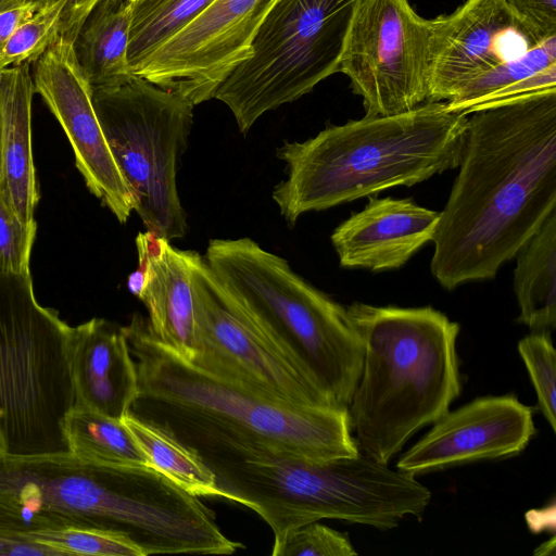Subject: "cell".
Segmentation results:
<instances>
[{
	"instance_id": "cell-1",
	"label": "cell",
	"mask_w": 556,
	"mask_h": 556,
	"mask_svg": "<svg viewBox=\"0 0 556 556\" xmlns=\"http://www.w3.org/2000/svg\"><path fill=\"white\" fill-rule=\"evenodd\" d=\"M469 114L432 238L430 269L447 290L494 278L556 211V88Z\"/></svg>"
},
{
	"instance_id": "cell-2",
	"label": "cell",
	"mask_w": 556,
	"mask_h": 556,
	"mask_svg": "<svg viewBox=\"0 0 556 556\" xmlns=\"http://www.w3.org/2000/svg\"><path fill=\"white\" fill-rule=\"evenodd\" d=\"M144 420L193 451L222 497L256 511L275 540L324 518L390 530L407 516L420 517L431 500L415 476L361 452L315 460L210 424L161 415Z\"/></svg>"
},
{
	"instance_id": "cell-3",
	"label": "cell",
	"mask_w": 556,
	"mask_h": 556,
	"mask_svg": "<svg viewBox=\"0 0 556 556\" xmlns=\"http://www.w3.org/2000/svg\"><path fill=\"white\" fill-rule=\"evenodd\" d=\"M467 119L445 102H425L403 113L328 126L303 142L285 141L277 156L286 163L287 178L275 187L273 200L293 226L304 213L456 168Z\"/></svg>"
},
{
	"instance_id": "cell-4",
	"label": "cell",
	"mask_w": 556,
	"mask_h": 556,
	"mask_svg": "<svg viewBox=\"0 0 556 556\" xmlns=\"http://www.w3.org/2000/svg\"><path fill=\"white\" fill-rule=\"evenodd\" d=\"M0 489L35 510L86 520L130 539L143 556L228 555L214 511L153 468L84 463L71 453L0 457Z\"/></svg>"
},
{
	"instance_id": "cell-5",
	"label": "cell",
	"mask_w": 556,
	"mask_h": 556,
	"mask_svg": "<svg viewBox=\"0 0 556 556\" xmlns=\"http://www.w3.org/2000/svg\"><path fill=\"white\" fill-rule=\"evenodd\" d=\"M364 346L348 407L361 453L389 465L418 430L445 415L460 394L459 325L431 307H346Z\"/></svg>"
},
{
	"instance_id": "cell-6",
	"label": "cell",
	"mask_w": 556,
	"mask_h": 556,
	"mask_svg": "<svg viewBox=\"0 0 556 556\" xmlns=\"http://www.w3.org/2000/svg\"><path fill=\"white\" fill-rule=\"evenodd\" d=\"M123 331L138 375L134 415L214 425L308 459L359 453L346 407L282 402L203 370L162 343L139 314Z\"/></svg>"
},
{
	"instance_id": "cell-7",
	"label": "cell",
	"mask_w": 556,
	"mask_h": 556,
	"mask_svg": "<svg viewBox=\"0 0 556 556\" xmlns=\"http://www.w3.org/2000/svg\"><path fill=\"white\" fill-rule=\"evenodd\" d=\"M204 260L254 326L330 404L348 408L364 346L346 307L251 238L213 239Z\"/></svg>"
},
{
	"instance_id": "cell-8",
	"label": "cell",
	"mask_w": 556,
	"mask_h": 556,
	"mask_svg": "<svg viewBox=\"0 0 556 556\" xmlns=\"http://www.w3.org/2000/svg\"><path fill=\"white\" fill-rule=\"evenodd\" d=\"M70 325L40 305L30 276H0V428L7 455L66 454L74 405Z\"/></svg>"
},
{
	"instance_id": "cell-9",
	"label": "cell",
	"mask_w": 556,
	"mask_h": 556,
	"mask_svg": "<svg viewBox=\"0 0 556 556\" xmlns=\"http://www.w3.org/2000/svg\"><path fill=\"white\" fill-rule=\"evenodd\" d=\"M362 0H276L251 43L250 56L219 85L245 134L266 112L311 92L339 72Z\"/></svg>"
},
{
	"instance_id": "cell-10",
	"label": "cell",
	"mask_w": 556,
	"mask_h": 556,
	"mask_svg": "<svg viewBox=\"0 0 556 556\" xmlns=\"http://www.w3.org/2000/svg\"><path fill=\"white\" fill-rule=\"evenodd\" d=\"M101 129L148 231L182 238L187 215L177 188L178 162L187 148L193 104L141 76L92 90Z\"/></svg>"
},
{
	"instance_id": "cell-11",
	"label": "cell",
	"mask_w": 556,
	"mask_h": 556,
	"mask_svg": "<svg viewBox=\"0 0 556 556\" xmlns=\"http://www.w3.org/2000/svg\"><path fill=\"white\" fill-rule=\"evenodd\" d=\"M191 287L197 330L192 364L282 402L333 406L311 378L254 326L198 252L192 262Z\"/></svg>"
},
{
	"instance_id": "cell-12",
	"label": "cell",
	"mask_w": 556,
	"mask_h": 556,
	"mask_svg": "<svg viewBox=\"0 0 556 556\" xmlns=\"http://www.w3.org/2000/svg\"><path fill=\"white\" fill-rule=\"evenodd\" d=\"M431 20L409 0H362L339 72L363 100L365 115H392L428 100Z\"/></svg>"
},
{
	"instance_id": "cell-13",
	"label": "cell",
	"mask_w": 556,
	"mask_h": 556,
	"mask_svg": "<svg viewBox=\"0 0 556 556\" xmlns=\"http://www.w3.org/2000/svg\"><path fill=\"white\" fill-rule=\"evenodd\" d=\"M276 0H214L161 46L137 76L193 105L214 98L219 85L251 54V43Z\"/></svg>"
},
{
	"instance_id": "cell-14",
	"label": "cell",
	"mask_w": 556,
	"mask_h": 556,
	"mask_svg": "<svg viewBox=\"0 0 556 556\" xmlns=\"http://www.w3.org/2000/svg\"><path fill=\"white\" fill-rule=\"evenodd\" d=\"M33 80L35 92L63 128L87 188L125 224L134 211V200L101 129L92 90L72 43L56 37L35 62Z\"/></svg>"
},
{
	"instance_id": "cell-15",
	"label": "cell",
	"mask_w": 556,
	"mask_h": 556,
	"mask_svg": "<svg viewBox=\"0 0 556 556\" xmlns=\"http://www.w3.org/2000/svg\"><path fill=\"white\" fill-rule=\"evenodd\" d=\"M533 412L513 394L483 396L448 410L396 469L413 476L522 452L534 435Z\"/></svg>"
},
{
	"instance_id": "cell-16",
	"label": "cell",
	"mask_w": 556,
	"mask_h": 556,
	"mask_svg": "<svg viewBox=\"0 0 556 556\" xmlns=\"http://www.w3.org/2000/svg\"><path fill=\"white\" fill-rule=\"evenodd\" d=\"M513 36L525 37L503 0H466L431 18L427 102L455 99L475 78L514 58L504 52Z\"/></svg>"
},
{
	"instance_id": "cell-17",
	"label": "cell",
	"mask_w": 556,
	"mask_h": 556,
	"mask_svg": "<svg viewBox=\"0 0 556 556\" xmlns=\"http://www.w3.org/2000/svg\"><path fill=\"white\" fill-rule=\"evenodd\" d=\"M440 212L412 199L369 198L331 235L339 263L346 268L371 271L397 269L432 241Z\"/></svg>"
},
{
	"instance_id": "cell-18",
	"label": "cell",
	"mask_w": 556,
	"mask_h": 556,
	"mask_svg": "<svg viewBox=\"0 0 556 556\" xmlns=\"http://www.w3.org/2000/svg\"><path fill=\"white\" fill-rule=\"evenodd\" d=\"M66 356L74 405L122 420L138 395V375L119 327L103 318L70 326Z\"/></svg>"
},
{
	"instance_id": "cell-19",
	"label": "cell",
	"mask_w": 556,
	"mask_h": 556,
	"mask_svg": "<svg viewBox=\"0 0 556 556\" xmlns=\"http://www.w3.org/2000/svg\"><path fill=\"white\" fill-rule=\"evenodd\" d=\"M139 267L146 273L139 300L146 305L153 334L182 358L197 354L191 269L195 251L173 247L151 231L136 238Z\"/></svg>"
},
{
	"instance_id": "cell-20",
	"label": "cell",
	"mask_w": 556,
	"mask_h": 556,
	"mask_svg": "<svg viewBox=\"0 0 556 556\" xmlns=\"http://www.w3.org/2000/svg\"><path fill=\"white\" fill-rule=\"evenodd\" d=\"M30 63L5 67L0 75L2 173L0 194L23 223L35 220L39 189L31 148Z\"/></svg>"
},
{
	"instance_id": "cell-21",
	"label": "cell",
	"mask_w": 556,
	"mask_h": 556,
	"mask_svg": "<svg viewBox=\"0 0 556 556\" xmlns=\"http://www.w3.org/2000/svg\"><path fill=\"white\" fill-rule=\"evenodd\" d=\"M129 25L128 0H100L81 23L72 47L91 90L115 87L136 76L127 63Z\"/></svg>"
},
{
	"instance_id": "cell-22",
	"label": "cell",
	"mask_w": 556,
	"mask_h": 556,
	"mask_svg": "<svg viewBox=\"0 0 556 556\" xmlns=\"http://www.w3.org/2000/svg\"><path fill=\"white\" fill-rule=\"evenodd\" d=\"M517 320L532 331L556 327V211L515 255Z\"/></svg>"
},
{
	"instance_id": "cell-23",
	"label": "cell",
	"mask_w": 556,
	"mask_h": 556,
	"mask_svg": "<svg viewBox=\"0 0 556 556\" xmlns=\"http://www.w3.org/2000/svg\"><path fill=\"white\" fill-rule=\"evenodd\" d=\"M68 452L94 465L153 468L122 420L73 405L64 420Z\"/></svg>"
},
{
	"instance_id": "cell-24",
	"label": "cell",
	"mask_w": 556,
	"mask_h": 556,
	"mask_svg": "<svg viewBox=\"0 0 556 556\" xmlns=\"http://www.w3.org/2000/svg\"><path fill=\"white\" fill-rule=\"evenodd\" d=\"M122 421L153 469L192 495L222 497L214 473L193 451L169 432L130 410Z\"/></svg>"
},
{
	"instance_id": "cell-25",
	"label": "cell",
	"mask_w": 556,
	"mask_h": 556,
	"mask_svg": "<svg viewBox=\"0 0 556 556\" xmlns=\"http://www.w3.org/2000/svg\"><path fill=\"white\" fill-rule=\"evenodd\" d=\"M127 63L138 75L147 60L182 30L214 0H128Z\"/></svg>"
},
{
	"instance_id": "cell-26",
	"label": "cell",
	"mask_w": 556,
	"mask_h": 556,
	"mask_svg": "<svg viewBox=\"0 0 556 556\" xmlns=\"http://www.w3.org/2000/svg\"><path fill=\"white\" fill-rule=\"evenodd\" d=\"M73 517L35 510L0 489V555L55 556L48 546L53 529Z\"/></svg>"
},
{
	"instance_id": "cell-27",
	"label": "cell",
	"mask_w": 556,
	"mask_h": 556,
	"mask_svg": "<svg viewBox=\"0 0 556 556\" xmlns=\"http://www.w3.org/2000/svg\"><path fill=\"white\" fill-rule=\"evenodd\" d=\"M556 65V36L542 40L523 53L507 59L470 81L453 100L451 111L469 114L495 92Z\"/></svg>"
},
{
	"instance_id": "cell-28",
	"label": "cell",
	"mask_w": 556,
	"mask_h": 556,
	"mask_svg": "<svg viewBox=\"0 0 556 556\" xmlns=\"http://www.w3.org/2000/svg\"><path fill=\"white\" fill-rule=\"evenodd\" d=\"M50 547L56 556H143L128 536L78 518L70 519L55 529Z\"/></svg>"
},
{
	"instance_id": "cell-29",
	"label": "cell",
	"mask_w": 556,
	"mask_h": 556,
	"mask_svg": "<svg viewBox=\"0 0 556 556\" xmlns=\"http://www.w3.org/2000/svg\"><path fill=\"white\" fill-rule=\"evenodd\" d=\"M518 352L535 390L538 407L556 431V353L551 332L532 331L518 342Z\"/></svg>"
},
{
	"instance_id": "cell-30",
	"label": "cell",
	"mask_w": 556,
	"mask_h": 556,
	"mask_svg": "<svg viewBox=\"0 0 556 556\" xmlns=\"http://www.w3.org/2000/svg\"><path fill=\"white\" fill-rule=\"evenodd\" d=\"M59 12L39 9L24 22L0 51V70L36 62L58 35Z\"/></svg>"
},
{
	"instance_id": "cell-31",
	"label": "cell",
	"mask_w": 556,
	"mask_h": 556,
	"mask_svg": "<svg viewBox=\"0 0 556 556\" xmlns=\"http://www.w3.org/2000/svg\"><path fill=\"white\" fill-rule=\"evenodd\" d=\"M273 556H355L349 535L313 521L274 541Z\"/></svg>"
},
{
	"instance_id": "cell-32",
	"label": "cell",
	"mask_w": 556,
	"mask_h": 556,
	"mask_svg": "<svg viewBox=\"0 0 556 556\" xmlns=\"http://www.w3.org/2000/svg\"><path fill=\"white\" fill-rule=\"evenodd\" d=\"M37 223H23L0 194V276H30Z\"/></svg>"
},
{
	"instance_id": "cell-33",
	"label": "cell",
	"mask_w": 556,
	"mask_h": 556,
	"mask_svg": "<svg viewBox=\"0 0 556 556\" xmlns=\"http://www.w3.org/2000/svg\"><path fill=\"white\" fill-rule=\"evenodd\" d=\"M531 45L556 36V0H503Z\"/></svg>"
},
{
	"instance_id": "cell-34",
	"label": "cell",
	"mask_w": 556,
	"mask_h": 556,
	"mask_svg": "<svg viewBox=\"0 0 556 556\" xmlns=\"http://www.w3.org/2000/svg\"><path fill=\"white\" fill-rule=\"evenodd\" d=\"M100 0H39V9H50L59 12L58 35L73 42L81 23Z\"/></svg>"
},
{
	"instance_id": "cell-35",
	"label": "cell",
	"mask_w": 556,
	"mask_h": 556,
	"mask_svg": "<svg viewBox=\"0 0 556 556\" xmlns=\"http://www.w3.org/2000/svg\"><path fill=\"white\" fill-rule=\"evenodd\" d=\"M38 10L37 3H27L0 12V51L16 29Z\"/></svg>"
},
{
	"instance_id": "cell-36",
	"label": "cell",
	"mask_w": 556,
	"mask_h": 556,
	"mask_svg": "<svg viewBox=\"0 0 556 556\" xmlns=\"http://www.w3.org/2000/svg\"><path fill=\"white\" fill-rule=\"evenodd\" d=\"M144 282L146 273L141 267H138L127 279L128 290L138 298L144 287Z\"/></svg>"
},
{
	"instance_id": "cell-37",
	"label": "cell",
	"mask_w": 556,
	"mask_h": 556,
	"mask_svg": "<svg viewBox=\"0 0 556 556\" xmlns=\"http://www.w3.org/2000/svg\"><path fill=\"white\" fill-rule=\"evenodd\" d=\"M39 0H0V12L27 3H37ZM39 5V4H38Z\"/></svg>"
},
{
	"instance_id": "cell-38",
	"label": "cell",
	"mask_w": 556,
	"mask_h": 556,
	"mask_svg": "<svg viewBox=\"0 0 556 556\" xmlns=\"http://www.w3.org/2000/svg\"><path fill=\"white\" fill-rule=\"evenodd\" d=\"M1 71L0 70V75H1ZM1 137H2V113H1V105H0V181H1V173H2V142H1Z\"/></svg>"
},
{
	"instance_id": "cell-39",
	"label": "cell",
	"mask_w": 556,
	"mask_h": 556,
	"mask_svg": "<svg viewBox=\"0 0 556 556\" xmlns=\"http://www.w3.org/2000/svg\"><path fill=\"white\" fill-rule=\"evenodd\" d=\"M7 454V445L5 440L2 433V430L0 428V457Z\"/></svg>"
}]
</instances>
